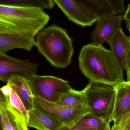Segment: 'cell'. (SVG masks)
I'll return each instance as SVG.
<instances>
[{
  "label": "cell",
  "mask_w": 130,
  "mask_h": 130,
  "mask_svg": "<svg viewBox=\"0 0 130 130\" xmlns=\"http://www.w3.org/2000/svg\"><path fill=\"white\" fill-rule=\"evenodd\" d=\"M80 71L90 82L117 87L125 82L123 70L111 50L92 43L84 46L78 58Z\"/></svg>",
  "instance_id": "6da1fadb"
},
{
  "label": "cell",
  "mask_w": 130,
  "mask_h": 130,
  "mask_svg": "<svg viewBox=\"0 0 130 130\" xmlns=\"http://www.w3.org/2000/svg\"><path fill=\"white\" fill-rule=\"evenodd\" d=\"M50 18L39 8L0 5V34L34 37L44 28Z\"/></svg>",
  "instance_id": "7a4b0ae2"
},
{
  "label": "cell",
  "mask_w": 130,
  "mask_h": 130,
  "mask_svg": "<svg viewBox=\"0 0 130 130\" xmlns=\"http://www.w3.org/2000/svg\"><path fill=\"white\" fill-rule=\"evenodd\" d=\"M36 38L38 51L53 66L62 69L70 64L74 48L65 30L52 24L42 29Z\"/></svg>",
  "instance_id": "3957f363"
},
{
  "label": "cell",
  "mask_w": 130,
  "mask_h": 130,
  "mask_svg": "<svg viewBox=\"0 0 130 130\" xmlns=\"http://www.w3.org/2000/svg\"><path fill=\"white\" fill-rule=\"evenodd\" d=\"M83 89L87 98V104L92 113L110 123L116 99L115 87L89 82Z\"/></svg>",
  "instance_id": "277c9868"
},
{
  "label": "cell",
  "mask_w": 130,
  "mask_h": 130,
  "mask_svg": "<svg viewBox=\"0 0 130 130\" xmlns=\"http://www.w3.org/2000/svg\"><path fill=\"white\" fill-rule=\"evenodd\" d=\"M34 103L35 107L52 115L58 119L63 126L67 127L76 125L85 115L92 113L87 104L65 106L47 101L36 96H34Z\"/></svg>",
  "instance_id": "5b68a950"
},
{
  "label": "cell",
  "mask_w": 130,
  "mask_h": 130,
  "mask_svg": "<svg viewBox=\"0 0 130 130\" xmlns=\"http://www.w3.org/2000/svg\"><path fill=\"white\" fill-rule=\"evenodd\" d=\"M28 82L34 96L54 103L72 88L68 81L52 76L36 75Z\"/></svg>",
  "instance_id": "8992f818"
},
{
  "label": "cell",
  "mask_w": 130,
  "mask_h": 130,
  "mask_svg": "<svg viewBox=\"0 0 130 130\" xmlns=\"http://www.w3.org/2000/svg\"><path fill=\"white\" fill-rule=\"evenodd\" d=\"M38 65L27 59L22 60L6 54L0 55V80L7 82L11 76H18L28 80L36 75Z\"/></svg>",
  "instance_id": "52a82bcc"
},
{
  "label": "cell",
  "mask_w": 130,
  "mask_h": 130,
  "mask_svg": "<svg viewBox=\"0 0 130 130\" xmlns=\"http://www.w3.org/2000/svg\"><path fill=\"white\" fill-rule=\"evenodd\" d=\"M69 20L77 25L91 26L98 20L95 14L76 0H53Z\"/></svg>",
  "instance_id": "ba28073f"
},
{
  "label": "cell",
  "mask_w": 130,
  "mask_h": 130,
  "mask_svg": "<svg viewBox=\"0 0 130 130\" xmlns=\"http://www.w3.org/2000/svg\"><path fill=\"white\" fill-rule=\"evenodd\" d=\"M123 20V15L115 14L97 21L94 29L91 34L92 43L103 45L107 42L111 36L121 27Z\"/></svg>",
  "instance_id": "9c48e42d"
},
{
  "label": "cell",
  "mask_w": 130,
  "mask_h": 130,
  "mask_svg": "<svg viewBox=\"0 0 130 130\" xmlns=\"http://www.w3.org/2000/svg\"><path fill=\"white\" fill-rule=\"evenodd\" d=\"M128 37L121 27L111 36L107 42L114 55L126 71L127 75L129 73Z\"/></svg>",
  "instance_id": "30bf717a"
},
{
  "label": "cell",
  "mask_w": 130,
  "mask_h": 130,
  "mask_svg": "<svg viewBox=\"0 0 130 130\" xmlns=\"http://www.w3.org/2000/svg\"><path fill=\"white\" fill-rule=\"evenodd\" d=\"M27 126L38 130H59L63 124L54 116L36 107L28 111Z\"/></svg>",
  "instance_id": "8fae6325"
},
{
  "label": "cell",
  "mask_w": 130,
  "mask_h": 130,
  "mask_svg": "<svg viewBox=\"0 0 130 130\" xmlns=\"http://www.w3.org/2000/svg\"><path fill=\"white\" fill-rule=\"evenodd\" d=\"M36 45L34 37L30 36L0 34V55L15 48L30 51Z\"/></svg>",
  "instance_id": "7c38bea8"
},
{
  "label": "cell",
  "mask_w": 130,
  "mask_h": 130,
  "mask_svg": "<svg viewBox=\"0 0 130 130\" xmlns=\"http://www.w3.org/2000/svg\"><path fill=\"white\" fill-rule=\"evenodd\" d=\"M7 82L11 85L13 90L20 97L27 111L35 107L34 96L28 80L18 76L14 75Z\"/></svg>",
  "instance_id": "4fadbf2b"
},
{
  "label": "cell",
  "mask_w": 130,
  "mask_h": 130,
  "mask_svg": "<svg viewBox=\"0 0 130 130\" xmlns=\"http://www.w3.org/2000/svg\"><path fill=\"white\" fill-rule=\"evenodd\" d=\"M116 95L111 121L115 123L130 104V82L125 81L115 87Z\"/></svg>",
  "instance_id": "5bb4252c"
},
{
  "label": "cell",
  "mask_w": 130,
  "mask_h": 130,
  "mask_svg": "<svg viewBox=\"0 0 130 130\" xmlns=\"http://www.w3.org/2000/svg\"><path fill=\"white\" fill-rule=\"evenodd\" d=\"M4 101L7 109L16 120L26 125L29 118L28 111L17 93L13 90L9 96H4Z\"/></svg>",
  "instance_id": "9a60e30c"
},
{
  "label": "cell",
  "mask_w": 130,
  "mask_h": 130,
  "mask_svg": "<svg viewBox=\"0 0 130 130\" xmlns=\"http://www.w3.org/2000/svg\"><path fill=\"white\" fill-rule=\"evenodd\" d=\"M76 1L93 11L98 20L116 14L110 5L105 0Z\"/></svg>",
  "instance_id": "2e32d148"
},
{
  "label": "cell",
  "mask_w": 130,
  "mask_h": 130,
  "mask_svg": "<svg viewBox=\"0 0 130 130\" xmlns=\"http://www.w3.org/2000/svg\"><path fill=\"white\" fill-rule=\"evenodd\" d=\"M55 103L65 106L88 104L87 98L84 89L79 91L72 88L63 94Z\"/></svg>",
  "instance_id": "e0dca14e"
},
{
  "label": "cell",
  "mask_w": 130,
  "mask_h": 130,
  "mask_svg": "<svg viewBox=\"0 0 130 130\" xmlns=\"http://www.w3.org/2000/svg\"><path fill=\"white\" fill-rule=\"evenodd\" d=\"M0 5L51 9L54 6V2L53 0H0Z\"/></svg>",
  "instance_id": "ac0fdd59"
},
{
  "label": "cell",
  "mask_w": 130,
  "mask_h": 130,
  "mask_svg": "<svg viewBox=\"0 0 130 130\" xmlns=\"http://www.w3.org/2000/svg\"><path fill=\"white\" fill-rule=\"evenodd\" d=\"M0 124L3 130H18L16 119L7 109L4 96L0 93Z\"/></svg>",
  "instance_id": "d6986e66"
},
{
  "label": "cell",
  "mask_w": 130,
  "mask_h": 130,
  "mask_svg": "<svg viewBox=\"0 0 130 130\" xmlns=\"http://www.w3.org/2000/svg\"><path fill=\"white\" fill-rule=\"evenodd\" d=\"M76 124L81 126L102 129H111L110 122L93 113H89L85 115Z\"/></svg>",
  "instance_id": "ffe728a7"
},
{
  "label": "cell",
  "mask_w": 130,
  "mask_h": 130,
  "mask_svg": "<svg viewBox=\"0 0 130 130\" xmlns=\"http://www.w3.org/2000/svg\"><path fill=\"white\" fill-rule=\"evenodd\" d=\"M110 5L116 14L125 11V0H105Z\"/></svg>",
  "instance_id": "44dd1931"
},
{
  "label": "cell",
  "mask_w": 130,
  "mask_h": 130,
  "mask_svg": "<svg viewBox=\"0 0 130 130\" xmlns=\"http://www.w3.org/2000/svg\"><path fill=\"white\" fill-rule=\"evenodd\" d=\"M130 119V104L126 110L115 123L119 129H122Z\"/></svg>",
  "instance_id": "7402d4cb"
},
{
  "label": "cell",
  "mask_w": 130,
  "mask_h": 130,
  "mask_svg": "<svg viewBox=\"0 0 130 130\" xmlns=\"http://www.w3.org/2000/svg\"><path fill=\"white\" fill-rule=\"evenodd\" d=\"M111 129L104 130L97 129V128L85 127L81 126H78L76 124L71 127H67L63 126L59 130H111Z\"/></svg>",
  "instance_id": "603a6c76"
},
{
  "label": "cell",
  "mask_w": 130,
  "mask_h": 130,
  "mask_svg": "<svg viewBox=\"0 0 130 130\" xmlns=\"http://www.w3.org/2000/svg\"><path fill=\"white\" fill-rule=\"evenodd\" d=\"M13 90L11 85L9 82H7V85L1 88L0 92L5 96H8L11 94Z\"/></svg>",
  "instance_id": "cb8c5ba5"
},
{
  "label": "cell",
  "mask_w": 130,
  "mask_h": 130,
  "mask_svg": "<svg viewBox=\"0 0 130 130\" xmlns=\"http://www.w3.org/2000/svg\"><path fill=\"white\" fill-rule=\"evenodd\" d=\"M128 65L129 73L127 75V81L130 82V35L128 37Z\"/></svg>",
  "instance_id": "d4e9b609"
},
{
  "label": "cell",
  "mask_w": 130,
  "mask_h": 130,
  "mask_svg": "<svg viewBox=\"0 0 130 130\" xmlns=\"http://www.w3.org/2000/svg\"><path fill=\"white\" fill-rule=\"evenodd\" d=\"M123 15L124 20L126 22H130V3L127 5L126 11Z\"/></svg>",
  "instance_id": "484cf974"
},
{
  "label": "cell",
  "mask_w": 130,
  "mask_h": 130,
  "mask_svg": "<svg viewBox=\"0 0 130 130\" xmlns=\"http://www.w3.org/2000/svg\"><path fill=\"white\" fill-rule=\"evenodd\" d=\"M16 120L18 130H30L28 128V127L26 125L24 124L20 121Z\"/></svg>",
  "instance_id": "4316f807"
},
{
  "label": "cell",
  "mask_w": 130,
  "mask_h": 130,
  "mask_svg": "<svg viewBox=\"0 0 130 130\" xmlns=\"http://www.w3.org/2000/svg\"><path fill=\"white\" fill-rule=\"evenodd\" d=\"M120 130H130V119L125 126Z\"/></svg>",
  "instance_id": "83f0119b"
},
{
  "label": "cell",
  "mask_w": 130,
  "mask_h": 130,
  "mask_svg": "<svg viewBox=\"0 0 130 130\" xmlns=\"http://www.w3.org/2000/svg\"><path fill=\"white\" fill-rule=\"evenodd\" d=\"M111 130H120L119 128L116 125L115 123H114L113 125L112 126V127H111Z\"/></svg>",
  "instance_id": "f1b7e54d"
},
{
  "label": "cell",
  "mask_w": 130,
  "mask_h": 130,
  "mask_svg": "<svg viewBox=\"0 0 130 130\" xmlns=\"http://www.w3.org/2000/svg\"><path fill=\"white\" fill-rule=\"evenodd\" d=\"M126 28L128 30L130 35V22H126Z\"/></svg>",
  "instance_id": "f546056e"
},
{
  "label": "cell",
  "mask_w": 130,
  "mask_h": 130,
  "mask_svg": "<svg viewBox=\"0 0 130 130\" xmlns=\"http://www.w3.org/2000/svg\"><path fill=\"white\" fill-rule=\"evenodd\" d=\"M0 130H3V129H2V128H1V129Z\"/></svg>",
  "instance_id": "4dcf8cb0"
},
{
  "label": "cell",
  "mask_w": 130,
  "mask_h": 130,
  "mask_svg": "<svg viewBox=\"0 0 130 130\" xmlns=\"http://www.w3.org/2000/svg\"><path fill=\"white\" fill-rule=\"evenodd\" d=\"M128 1H130V0H128Z\"/></svg>",
  "instance_id": "1f68e13d"
}]
</instances>
